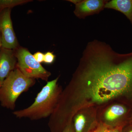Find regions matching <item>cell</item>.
Returning <instances> with one entry per match:
<instances>
[{
  "label": "cell",
  "mask_w": 132,
  "mask_h": 132,
  "mask_svg": "<svg viewBox=\"0 0 132 132\" xmlns=\"http://www.w3.org/2000/svg\"><path fill=\"white\" fill-rule=\"evenodd\" d=\"M132 92V52L120 54L104 43H89L54 113L68 123L79 111Z\"/></svg>",
  "instance_id": "obj_1"
},
{
  "label": "cell",
  "mask_w": 132,
  "mask_h": 132,
  "mask_svg": "<svg viewBox=\"0 0 132 132\" xmlns=\"http://www.w3.org/2000/svg\"><path fill=\"white\" fill-rule=\"evenodd\" d=\"M59 78L48 81L37 95L35 100L27 108L14 111V115L19 118L38 120L50 117L59 102L62 90L59 86Z\"/></svg>",
  "instance_id": "obj_2"
},
{
  "label": "cell",
  "mask_w": 132,
  "mask_h": 132,
  "mask_svg": "<svg viewBox=\"0 0 132 132\" xmlns=\"http://www.w3.org/2000/svg\"><path fill=\"white\" fill-rule=\"evenodd\" d=\"M35 82V80L26 77L16 67L5 79L0 87V102L2 106L14 110L19 96L32 86Z\"/></svg>",
  "instance_id": "obj_3"
},
{
  "label": "cell",
  "mask_w": 132,
  "mask_h": 132,
  "mask_svg": "<svg viewBox=\"0 0 132 132\" xmlns=\"http://www.w3.org/2000/svg\"><path fill=\"white\" fill-rule=\"evenodd\" d=\"M14 50L17 59L16 67L24 75L30 79L47 81L51 73L36 60L28 50L19 46Z\"/></svg>",
  "instance_id": "obj_4"
},
{
  "label": "cell",
  "mask_w": 132,
  "mask_h": 132,
  "mask_svg": "<svg viewBox=\"0 0 132 132\" xmlns=\"http://www.w3.org/2000/svg\"><path fill=\"white\" fill-rule=\"evenodd\" d=\"M11 11V9H6L0 11V32L2 47L15 50L20 46L13 28Z\"/></svg>",
  "instance_id": "obj_5"
},
{
  "label": "cell",
  "mask_w": 132,
  "mask_h": 132,
  "mask_svg": "<svg viewBox=\"0 0 132 132\" xmlns=\"http://www.w3.org/2000/svg\"><path fill=\"white\" fill-rule=\"evenodd\" d=\"M73 126L75 132H93L95 128L94 113L88 109H81L73 117Z\"/></svg>",
  "instance_id": "obj_6"
},
{
  "label": "cell",
  "mask_w": 132,
  "mask_h": 132,
  "mask_svg": "<svg viewBox=\"0 0 132 132\" xmlns=\"http://www.w3.org/2000/svg\"><path fill=\"white\" fill-rule=\"evenodd\" d=\"M17 59L14 50L2 47L0 50V81L3 82L16 68Z\"/></svg>",
  "instance_id": "obj_7"
},
{
  "label": "cell",
  "mask_w": 132,
  "mask_h": 132,
  "mask_svg": "<svg viewBox=\"0 0 132 132\" xmlns=\"http://www.w3.org/2000/svg\"><path fill=\"white\" fill-rule=\"evenodd\" d=\"M107 2L104 0H84L76 5L74 13L78 18H84L98 13L102 10Z\"/></svg>",
  "instance_id": "obj_8"
},
{
  "label": "cell",
  "mask_w": 132,
  "mask_h": 132,
  "mask_svg": "<svg viewBox=\"0 0 132 132\" xmlns=\"http://www.w3.org/2000/svg\"><path fill=\"white\" fill-rule=\"evenodd\" d=\"M127 109L120 104H116L109 108L104 114L105 126L110 127L125 125L120 122L126 114Z\"/></svg>",
  "instance_id": "obj_9"
},
{
  "label": "cell",
  "mask_w": 132,
  "mask_h": 132,
  "mask_svg": "<svg viewBox=\"0 0 132 132\" xmlns=\"http://www.w3.org/2000/svg\"><path fill=\"white\" fill-rule=\"evenodd\" d=\"M104 8L121 12L130 20L132 24V0H112L107 2Z\"/></svg>",
  "instance_id": "obj_10"
},
{
  "label": "cell",
  "mask_w": 132,
  "mask_h": 132,
  "mask_svg": "<svg viewBox=\"0 0 132 132\" xmlns=\"http://www.w3.org/2000/svg\"><path fill=\"white\" fill-rule=\"evenodd\" d=\"M31 0H0V11L32 2Z\"/></svg>",
  "instance_id": "obj_11"
},
{
  "label": "cell",
  "mask_w": 132,
  "mask_h": 132,
  "mask_svg": "<svg viewBox=\"0 0 132 132\" xmlns=\"http://www.w3.org/2000/svg\"><path fill=\"white\" fill-rule=\"evenodd\" d=\"M125 125L118 126L115 127H110L105 125L99 126L98 132H121L122 128Z\"/></svg>",
  "instance_id": "obj_12"
},
{
  "label": "cell",
  "mask_w": 132,
  "mask_h": 132,
  "mask_svg": "<svg viewBox=\"0 0 132 132\" xmlns=\"http://www.w3.org/2000/svg\"><path fill=\"white\" fill-rule=\"evenodd\" d=\"M55 55L52 52H48L44 55V62L46 64H51L54 61Z\"/></svg>",
  "instance_id": "obj_13"
},
{
  "label": "cell",
  "mask_w": 132,
  "mask_h": 132,
  "mask_svg": "<svg viewBox=\"0 0 132 132\" xmlns=\"http://www.w3.org/2000/svg\"><path fill=\"white\" fill-rule=\"evenodd\" d=\"M44 55L41 52H38L33 55V56L36 60L40 64L44 62Z\"/></svg>",
  "instance_id": "obj_14"
},
{
  "label": "cell",
  "mask_w": 132,
  "mask_h": 132,
  "mask_svg": "<svg viewBox=\"0 0 132 132\" xmlns=\"http://www.w3.org/2000/svg\"><path fill=\"white\" fill-rule=\"evenodd\" d=\"M62 132H75L73 121L67 125Z\"/></svg>",
  "instance_id": "obj_15"
},
{
  "label": "cell",
  "mask_w": 132,
  "mask_h": 132,
  "mask_svg": "<svg viewBox=\"0 0 132 132\" xmlns=\"http://www.w3.org/2000/svg\"><path fill=\"white\" fill-rule=\"evenodd\" d=\"M121 132H132V124L128 126L125 125L122 128Z\"/></svg>",
  "instance_id": "obj_16"
},
{
  "label": "cell",
  "mask_w": 132,
  "mask_h": 132,
  "mask_svg": "<svg viewBox=\"0 0 132 132\" xmlns=\"http://www.w3.org/2000/svg\"><path fill=\"white\" fill-rule=\"evenodd\" d=\"M68 1L71 3H72L76 5L80 2L81 1H80V0H68Z\"/></svg>",
  "instance_id": "obj_17"
},
{
  "label": "cell",
  "mask_w": 132,
  "mask_h": 132,
  "mask_svg": "<svg viewBox=\"0 0 132 132\" xmlns=\"http://www.w3.org/2000/svg\"><path fill=\"white\" fill-rule=\"evenodd\" d=\"M2 47V42L1 34V32H0V50H1Z\"/></svg>",
  "instance_id": "obj_18"
},
{
  "label": "cell",
  "mask_w": 132,
  "mask_h": 132,
  "mask_svg": "<svg viewBox=\"0 0 132 132\" xmlns=\"http://www.w3.org/2000/svg\"><path fill=\"white\" fill-rule=\"evenodd\" d=\"M99 127H98L97 128V129H96V130H95V131H94L93 132H98V130Z\"/></svg>",
  "instance_id": "obj_19"
},
{
  "label": "cell",
  "mask_w": 132,
  "mask_h": 132,
  "mask_svg": "<svg viewBox=\"0 0 132 132\" xmlns=\"http://www.w3.org/2000/svg\"><path fill=\"white\" fill-rule=\"evenodd\" d=\"M130 124H132V116L131 117V120H130Z\"/></svg>",
  "instance_id": "obj_20"
},
{
  "label": "cell",
  "mask_w": 132,
  "mask_h": 132,
  "mask_svg": "<svg viewBox=\"0 0 132 132\" xmlns=\"http://www.w3.org/2000/svg\"><path fill=\"white\" fill-rule=\"evenodd\" d=\"M2 83L1 81H0V87H1V86L2 85Z\"/></svg>",
  "instance_id": "obj_21"
}]
</instances>
